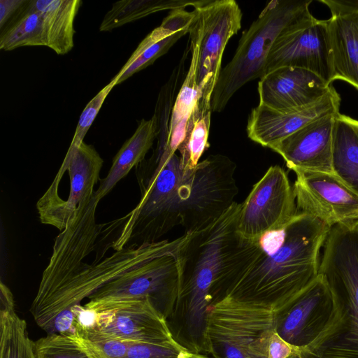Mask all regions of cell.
<instances>
[{
  "instance_id": "7",
  "label": "cell",
  "mask_w": 358,
  "mask_h": 358,
  "mask_svg": "<svg viewBox=\"0 0 358 358\" xmlns=\"http://www.w3.org/2000/svg\"><path fill=\"white\" fill-rule=\"evenodd\" d=\"M345 300L319 273L306 289L276 315V332L301 351L314 352L347 330Z\"/></svg>"
},
{
  "instance_id": "20",
  "label": "cell",
  "mask_w": 358,
  "mask_h": 358,
  "mask_svg": "<svg viewBox=\"0 0 358 358\" xmlns=\"http://www.w3.org/2000/svg\"><path fill=\"white\" fill-rule=\"evenodd\" d=\"M103 163L94 146L84 141L79 145L69 148L60 168L68 171L70 178L69 196L65 201L68 223L78 206L94 196V185L99 180Z\"/></svg>"
},
{
  "instance_id": "3",
  "label": "cell",
  "mask_w": 358,
  "mask_h": 358,
  "mask_svg": "<svg viewBox=\"0 0 358 358\" xmlns=\"http://www.w3.org/2000/svg\"><path fill=\"white\" fill-rule=\"evenodd\" d=\"M312 0H273L243 32L232 59L221 70L211 99L212 112H221L247 83L261 78L270 50L280 34L310 16Z\"/></svg>"
},
{
  "instance_id": "23",
  "label": "cell",
  "mask_w": 358,
  "mask_h": 358,
  "mask_svg": "<svg viewBox=\"0 0 358 358\" xmlns=\"http://www.w3.org/2000/svg\"><path fill=\"white\" fill-rule=\"evenodd\" d=\"M157 137V123L155 116L150 120L142 119L134 134L122 145L113 158L112 166L106 178L94 192L100 201L131 171L145 159Z\"/></svg>"
},
{
  "instance_id": "1",
  "label": "cell",
  "mask_w": 358,
  "mask_h": 358,
  "mask_svg": "<svg viewBox=\"0 0 358 358\" xmlns=\"http://www.w3.org/2000/svg\"><path fill=\"white\" fill-rule=\"evenodd\" d=\"M330 229L298 211L285 225L256 239L239 237L213 287L212 303L227 296L280 313L319 275Z\"/></svg>"
},
{
  "instance_id": "29",
  "label": "cell",
  "mask_w": 358,
  "mask_h": 358,
  "mask_svg": "<svg viewBox=\"0 0 358 358\" xmlns=\"http://www.w3.org/2000/svg\"><path fill=\"white\" fill-rule=\"evenodd\" d=\"M73 335L91 358H124L130 343L83 325L78 320Z\"/></svg>"
},
{
  "instance_id": "13",
  "label": "cell",
  "mask_w": 358,
  "mask_h": 358,
  "mask_svg": "<svg viewBox=\"0 0 358 358\" xmlns=\"http://www.w3.org/2000/svg\"><path fill=\"white\" fill-rule=\"evenodd\" d=\"M319 273L345 300L349 313L345 332L358 340V220L331 227L323 247Z\"/></svg>"
},
{
  "instance_id": "34",
  "label": "cell",
  "mask_w": 358,
  "mask_h": 358,
  "mask_svg": "<svg viewBox=\"0 0 358 358\" xmlns=\"http://www.w3.org/2000/svg\"><path fill=\"white\" fill-rule=\"evenodd\" d=\"M299 350L284 340L275 330L269 338L267 358H289Z\"/></svg>"
},
{
  "instance_id": "8",
  "label": "cell",
  "mask_w": 358,
  "mask_h": 358,
  "mask_svg": "<svg viewBox=\"0 0 358 358\" xmlns=\"http://www.w3.org/2000/svg\"><path fill=\"white\" fill-rule=\"evenodd\" d=\"M194 233L178 248L107 282L88 297L85 306L148 299L167 320L178 297L185 252Z\"/></svg>"
},
{
  "instance_id": "9",
  "label": "cell",
  "mask_w": 358,
  "mask_h": 358,
  "mask_svg": "<svg viewBox=\"0 0 358 358\" xmlns=\"http://www.w3.org/2000/svg\"><path fill=\"white\" fill-rule=\"evenodd\" d=\"M194 10L201 27L197 74L201 97L198 103L211 108L225 47L241 28L243 14L234 0H201Z\"/></svg>"
},
{
  "instance_id": "27",
  "label": "cell",
  "mask_w": 358,
  "mask_h": 358,
  "mask_svg": "<svg viewBox=\"0 0 358 358\" xmlns=\"http://www.w3.org/2000/svg\"><path fill=\"white\" fill-rule=\"evenodd\" d=\"M212 110L198 102L187 123L185 138L178 148L184 171H194L209 147L208 136Z\"/></svg>"
},
{
  "instance_id": "10",
  "label": "cell",
  "mask_w": 358,
  "mask_h": 358,
  "mask_svg": "<svg viewBox=\"0 0 358 358\" xmlns=\"http://www.w3.org/2000/svg\"><path fill=\"white\" fill-rule=\"evenodd\" d=\"M298 213L293 187L285 170L270 166L241 203L236 234L244 240H254L280 228Z\"/></svg>"
},
{
  "instance_id": "19",
  "label": "cell",
  "mask_w": 358,
  "mask_h": 358,
  "mask_svg": "<svg viewBox=\"0 0 358 358\" xmlns=\"http://www.w3.org/2000/svg\"><path fill=\"white\" fill-rule=\"evenodd\" d=\"M194 11L185 8L171 10L159 27L154 29L138 44L127 62L111 80L115 86L145 69L164 55L182 36L189 33Z\"/></svg>"
},
{
  "instance_id": "21",
  "label": "cell",
  "mask_w": 358,
  "mask_h": 358,
  "mask_svg": "<svg viewBox=\"0 0 358 358\" xmlns=\"http://www.w3.org/2000/svg\"><path fill=\"white\" fill-rule=\"evenodd\" d=\"M194 13V18L189 31V43L188 45L191 52V60L186 76L178 90L169 123L168 145L173 152L178 151L179 145L185 138L187 123L201 97L197 84L201 27L195 11Z\"/></svg>"
},
{
  "instance_id": "36",
  "label": "cell",
  "mask_w": 358,
  "mask_h": 358,
  "mask_svg": "<svg viewBox=\"0 0 358 358\" xmlns=\"http://www.w3.org/2000/svg\"><path fill=\"white\" fill-rule=\"evenodd\" d=\"M15 310V301L10 289L2 282L0 283V312Z\"/></svg>"
},
{
  "instance_id": "25",
  "label": "cell",
  "mask_w": 358,
  "mask_h": 358,
  "mask_svg": "<svg viewBox=\"0 0 358 358\" xmlns=\"http://www.w3.org/2000/svg\"><path fill=\"white\" fill-rule=\"evenodd\" d=\"M201 0H123L117 1L105 15L100 31H109L152 13L170 10L194 8Z\"/></svg>"
},
{
  "instance_id": "2",
  "label": "cell",
  "mask_w": 358,
  "mask_h": 358,
  "mask_svg": "<svg viewBox=\"0 0 358 358\" xmlns=\"http://www.w3.org/2000/svg\"><path fill=\"white\" fill-rule=\"evenodd\" d=\"M241 208L235 201L208 227L195 232L185 250L180 292L167 322L175 340L192 353L203 352L211 291L239 241L236 229Z\"/></svg>"
},
{
  "instance_id": "16",
  "label": "cell",
  "mask_w": 358,
  "mask_h": 358,
  "mask_svg": "<svg viewBox=\"0 0 358 358\" xmlns=\"http://www.w3.org/2000/svg\"><path fill=\"white\" fill-rule=\"evenodd\" d=\"M320 117L270 148L294 173L300 171L334 174L332 167L335 116Z\"/></svg>"
},
{
  "instance_id": "37",
  "label": "cell",
  "mask_w": 358,
  "mask_h": 358,
  "mask_svg": "<svg viewBox=\"0 0 358 358\" xmlns=\"http://www.w3.org/2000/svg\"><path fill=\"white\" fill-rule=\"evenodd\" d=\"M289 358H322V357L317 355L316 354H314L312 352L299 350L295 354H294L292 356H291Z\"/></svg>"
},
{
  "instance_id": "11",
  "label": "cell",
  "mask_w": 358,
  "mask_h": 358,
  "mask_svg": "<svg viewBox=\"0 0 358 358\" xmlns=\"http://www.w3.org/2000/svg\"><path fill=\"white\" fill-rule=\"evenodd\" d=\"M286 66L309 70L332 84L327 20H318L310 15L280 34L268 54L264 76Z\"/></svg>"
},
{
  "instance_id": "30",
  "label": "cell",
  "mask_w": 358,
  "mask_h": 358,
  "mask_svg": "<svg viewBox=\"0 0 358 358\" xmlns=\"http://www.w3.org/2000/svg\"><path fill=\"white\" fill-rule=\"evenodd\" d=\"M34 346L37 358H91L73 334H48Z\"/></svg>"
},
{
  "instance_id": "35",
  "label": "cell",
  "mask_w": 358,
  "mask_h": 358,
  "mask_svg": "<svg viewBox=\"0 0 358 358\" xmlns=\"http://www.w3.org/2000/svg\"><path fill=\"white\" fill-rule=\"evenodd\" d=\"M29 0H0V29L20 10Z\"/></svg>"
},
{
  "instance_id": "38",
  "label": "cell",
  "mask_w": 358,
  "mask_h": 358,
  "mask_svg": "<svg viewBox=\"0 0 358 358\" xmlns=\"http://www.w3.org/2000/svg\"><path fill=\"white\" fill-rule=\"evenodd\" d=\"M189 358H212L203 353H193Z\"/></svg>"
},
{
  "instance_id": "14",
  "label": "cell",
  "mask_w": 358,
  "mask_h": 358,
  "mask_svg": "<svg viewBox=\"0 0 358 358\" xmlns=\"http://www.w3.org/2000/svg\"><path fill=\"white\" fill-rule=\"evenodd\" d=\"M293 186L299 212L314 216L331 227L358 220V195L335 174L300 171Z\"/></svg>"
},
{
  "instance_id": "15",
  "label": "cell",
  "mask_w": 358,
  "mask_h": 358,
  "mask_svg": "<svg viewBox=\"0 0 358 358\" xmlns=\"http://www.w3.org/2000/svg\"><path fill=\"white\" fill-rule=\"evenodd\" d=\"M341 96L331 85L317 101L299 108L277 110L258 104L249 116L248 138L270 148L310 122L329 114L339 113Z\"/></svg>"
},
{
  "instance_id": "18",
  "label": "cell",
  "mask_w": 358,
  "mask_h": 358,
  "mask_svg": "<svg viewBox=\"0 0 358 358\" xmlns=\"http://www.w3.org/2000/svg\"><path fill=\"white\" fill-rule=\"evenodd\" d=\"M331 12L327 20L334 80L358 90V0H320Z\"/></svg>"
},
{
  "instance_id": "26",
  "label": "cell",
  "mask_w": 358,
  "mask_h": 358,
  "mask_svg": "<svg viewBox=\"0 0 358 358\" xmlns=\"http://www.w3.org/2000/svg\"><path fill=\"white\" fill-rule=\"evenodd\" d=\"M29 1L1 29V50L10 51L24 46H46L41 15Z\"/></svg>"
},
{
  "instance_id": "28",
  "label": "cell",
  "mask_w": 358,
  "mask_h": 358,
  "mask_svg": "<svg viewBox=\"0 0 358 358\" xmlns=\"http://www.w3.org/2000/svg\"><path fill=\"white\" fill-rule=\"evenodd\" d=\"M0 358H37L27 323L15 310L0 312Z\"/></svg>"
},
{
  "instance_id": "12",
  "label": "cell",
  "mask_w": 358,
  "mask_h": 358,
  "mask_svg": "<svg viewBox=\"0 0 358 358\" xmlns=\"http://www.w3.org/2000/svg\"><path fill=\"white\" fill-rule=\"evenodd\" d=\"M85 308L94 312L90 325L127 342L177 344L166 319L148 299L101 303ZM179 344V343H178Z\"/></svg>"
},
{
  "instance_id": "32",
  "label": "cell",
  "mask_w": 358,
  "mask_h": 358,
  "mask_svg": "<svg viewBox=\"0 0 358 358\" xmlns=\"http://www.w3.org/2000/svg\"><path fill=\"white\" fill-rule=\"evenodd\" d=\"M115 86L110 81L87 104L78 120L74 136L69 147L79 145L92 126L106 98Z\"/></svg>"
},
{
  "instance_id": "33",
  "label": "cell",
  "mask_w": 358,
  "mask_h": 358,
  "mask_svg": "<svg viewBox=\"0 0 358 358\" xmlns=\"http://www.w3.org/2000/svg\"><path fill=\"white\" fill-rule=\"evenodd\" d=\"M312 353L322 358H358V340L345 331Z\"/></svg>"
},
{
  "instance_id": "31",
  "label": "cell",
  "mask_w": 358,
  "mask_h": 358,
  "mask_svg": "<svg viewBox=\"0 0 358 358\" xmlns=\"http://www.w3.org/2000/svg\"><path fill=\"white\" fill-rule=\"evenodd\" d=\"M192 354L178 343L130 342L124 358H189Z\"/></svg>"
},
{
  "instance_id": "4",
  "label": "cell",
  "mask_w": 358,
  "mask_h": 358,
  "mask_svg": "<svg viewBox=\"0 0 358 358\" xmlns=\"http://www.w3.org/2000/svg\"><path fill=\"white\" fill-rule=\"evenodd\" d=\"M236 169L228 157L217 154L199 162L194 171H184L169 205V231L181 225L185 233L198 232L218 219L238 194Z\"/></svg>"
},
{
  "instance_id": "22",
  "label": "cell",
  "mask_w": 358,
  "mask_h": 358,
  "mask_svg": "<svg viewBox=\"0 0 358 358\" xmlns=\"http://www.w3.org/2000/svg\"><path fill=\"white\" fill-rule=\"evenodd\" d=\"M41 15L46 46L59 55L74 46V20L82 4L80 0H30Z\"/></svg>"
},
{
  "instance_id": "5",
  "label": "cell",
  "mask_w": 358,
  "mask_h": 358,
  "mask_svg": "<svg viewBox=\"0 0 358 358\" xmlns=\"http://www.w3.org/2000/svg\"><path fill=\"white\" fill-rule=\"evenodd\" d=\"M187 234L171 241L162 240L139 245H131L97 263L87 264L55 291L39 301H33L30 312L36 324L47 333L57 315L79 306L107 282L149 260L181 245Z\"/></svg>"
},
{
  "instance_id": "17",
  "label": "cell",
  "mask_w": 358,
  "mask_h": 358,
  "mask_svg": "<svg viewBox=\"0 0 358 358\" xmlns=\"http://www.w3.org/2000/svg\"><path fill=\"white\" fill-rule=\"evenodd\" d=\"M331 85L309 70L280 67L258 82L259 104L277 110L305 106L321 99Z\"/></svg>"
},
{
  "instance_id": "24",
  "label": "cell",
  "mask_w": 358,
  "mask_h": 358,
  "mask_svg": "<svg viewBox=\"0 0 358 358\" xmlns=\"http://www.w3.org/2000/svg\"><path fill=\"white\" fill-rule=\"evenodd\" d=\"M334 174L358 195V120L337 113L333 130Z\"/></svg>"
},
{
  "instance_id": "6",
  "label": "cell",
  "mask_w": 358,
  "mask_h": 358,
  "mask_svg": "<svg viewBox=\"0 0 358 358\" xmlns=\"http://www.w3.org/2000/svg\"><path fill=\"white\" fill-rule=\"evenodd\" d=\"M275 317L270 309L225 296L206 312L203 352L212 358H267Z\"/></svg>"
}]
</instances>
